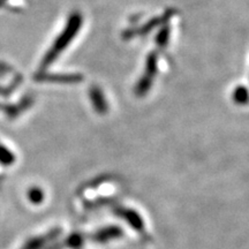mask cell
I'll list each match as a JSON object with an SVG mask.
<instances>
[{"instance_id": "8992f818", "label": "cell", "mask_w": 249, "mask_h": 249, "mask_svg": "<svg viewBox=\"0 0 249 249\" xmlns=\"http://www.w3.org/2000/svg\"><path fill=\"white\" fill-rule=\"evenodd\" d=\"M152 85V77L148 76V75H143L141 77V80L139 81V83L136 85L135 88V93L138 96H144L145 93L149 91V89L151 88Z\"/></svg>"}, {"instance_id": "ba28073f", "label": "cell", "mask_w": 249, "mask_h": 249, "mask_svg": "<svg viewBox=\"0 0 249 249\" xmlns=\"http://www.w3.org/2000/svg\"><path fill=\"white\" fill-rule=\"evenodd\" d=\"M170 38V28L169 27H164L161 28L158 33L157 37H156V43L160 46V48H164L165 45L167 44Z\"/></svg>"}, {"instance_id": "7a4b0ae2", "label": "cell", "mask_w": 249, "mask_h": 249, "mask_svg": "<svg viewBox=\"0 0 249 249\" xmlns=\"http://www.w3.org/2000/svg\"><path fill=\"white\" fill-rule=\"evenodd\" d=\"M90 99H91V103L95 107V110L98 112V113L104 114L107 112V101H105L104 95L101 91V89H98L97 87H93V88L90 89Z\"/></svg>"}, {"instance_id": "6da1fadb", "label": "cell", "mask_w": 249, "mask_h": 249, "mask_svg": "<svg viewBox=\"0 0 249 249\" xmlns=\"http://www.w3.org/2000/svg\"><path fill=\"white\" fill-rule=\"evenodd\" d=\"M81 24H82V17L79 13H74L71 15V18H68L67 26L65 28V30L59 35L58 39L55 40L54 44L52 45V48L49 50V52L43 59L42 61V67L45 68L49 65H51L55 59L59 57V54L67 48L68 44L74 39V37L76 36V34L79 33Z\"/></svg>"}, {"instance_id": "3957f363", "label": "cell", "mask_w": 249, "mask_h": 249, "mask_svg": "<svg viewBox=\"0 0 249 249\" xmlns=\"http://www.w3.org/2000/svg\"><path fill=\"white\" fill-rule=\"evenodd\" d=\"M172 14H173V12L172 11H169V12H167V13H165L163 17L154 18V20H151L149 23L144 24V26H143L141 29L138 30V31H135V33H133L132 35H130V37H132L134 34H136V35H145V34H147V33H150V31L154 29V28L160 26V24H163L165 21H166L167 18H169Z\"/></svg>"}, {"instance_id": "9c48e42d", "label": "cell", "mask_w": 249, "mask_h": 249, "mask_svg": "<svg viewBox=\"0 0 249 249\" xmlns=\"http://www.w3.org/2000/svg\"><path fill=\"white\" fill-rule=\"evenodd\" d=\"M0 160L4 163H11L13 160V155L8 150H6L4 147H0Z\"/></svg>"}, {"instance_id": "277c9868", "label": "cell", "mask_w": 249, "mask_h": 249, "mask_svg": "<svg viewBox=\"0 0 249 249\" xmlns=\"http://www.w3.org/2000/svg\"><path fill=\"white\" fill-rule=\"evenodd\" d=\"M83 77L79 74H67V75H44L39 77L42 81H51V82H66V83H75L80 82Z\"/></svg>"}, {"instance_id": "52a82bcc", "label": "cell", "mask_w": 249, "mask_h": 249, "mask_svg": "<svg viewBox=\"0 0 249 249\" xmlns=\"http://www.w3.org/2000/svg\"><path fill=\"white\" fill-rule=\"evenodd\" d=\"M233 99L236 104L246 105L249 103V92L245 87H238L233 92Z\"/></svg>"}, {"instance_id": "5b68a950", "label": "cell", "mask_w": 249, "mask_h": 249, "mask_svg": "<svg viewBox=\"0 0 249 249\" xmlns=\"http://www.w3.org/2000/svg\"><path fill=\"white\" fill-rule=\"evenodd\" d=\"M157 64H158V55L157 53H155V52H152V53L149 54L147 58V64H145V75L154 77L158 70Z\"/></svg>"}]
</instances>
